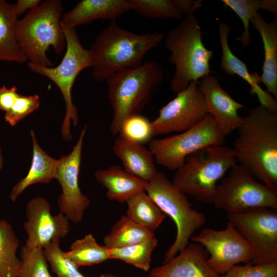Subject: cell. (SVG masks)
Listing matches in <instances>:
<instances>
[{
	"instance_id": "obj_33",
	"label": "cell",
	"mask_w": 277,
	"mask_h": 277,
	"mask_svg": "<svg viewBox=\"0 0 277 277\" xmlns=\"http://www.w3.org/2000/svg\"><path fill=\"white\" fill-rule=\"evenodd\" d=\"M60 239L53 241L43 250L48 263L57 277H86L73 263L66 258L60 248Z\"/></svg>"
},
{
	"instance_id": "obj_21",
	"label": "cell",
	"mask_w": 277,
	"mask_h": 277,
	"mask_svg": "<svg viewBox=\"0 0 277 277\" xmlns=\"http://www.w3.org/2000/svg\"><path fill=\"white\" fill-rule=\"evenodd\" d=\"M97 182L107 190V198L120 203H126L142 191H145L148 182L126 171L119 165H113L95 172Z\"/></svg>"
},
{
	"instance_id": "obj_17",
	"label": "cell",
	"mask_w": 277,
	"mask_h": 277,
	"mask_svg": "<svg viewBox=\"0 0 277 277\" xmlns=\"http://www.w3.org/2000/svg\"><path fill=\"white\" fill-rule=\"evenodd\" d=\"M208 256L203 246L189 243L171 260L153 268L149 277H219L209 266Z\"/></svg>"
},
{
	"instance_id": "obj_1",
	"label": "cell",
	"mask_w": 277,
	"mask_h": 277,
	"mask_svg": "<svg viewBox=\"0 0 277 277\" xmlns=\"http://www.w3.org/2000/svg\"><path fill=\"white\" fill-rule=\"evenodd\" d=\"M232 148L239 164L277 193V113L259 105L242 117Z\"/></svg>"
},
{
	"instance_id": "obj_36",
	"label": "cell",
	"mask_w": 277,
	"mask_h": 277,
	"mask_svg": "<svg viewBox=\"0 0 277 277\" xmlns=\"http://www.w3.org/2000/svg\"><path fill=\"white\" fill-rule=\"evenodd\" d=\"M219 277H277V262L264 265L250 263L236 265Z\"/></svg>"
},
{
	"instance_id": "obj_9",
	"label": "cell",
	"mask_w": 277,
	"mask_h": 277,
	"mask_svg": "<svg viewBox=\"0 0 277 277\" xmlns=\"http://www.w3.org/2000/svg\"><path fill=\"white\" fill-rule=\"evenodd\" d=\"M225 140L215 118L208 114L201 122L186 131L151 140L149 149L156 164L176 171L190 154L208 146L223 145Z\"/></svg>"
},
{
	"instance_id": "obj_18",
	"label": "cell",
	"mask_w": 277,
	"mask_h": 277,
	"mask_svg": "<svg viewBox=\"0 0 277 277\" xmlns=\"http://www.w3.org/2000/svg\"><path fill=\"white\" fill-rule=\"evenodd\" d=\"M218 28L222 51L220 63L222 69L227 74L238 75L244 79L250 86V93L256 95L260 105L276 112V100L260 86L258 74L256 73H250L246 64L231 51L228 41L230 27L223 22L219 24Z\"/></svg>"
},
{
	"instance_id": "obj_26",
	"label": "cell",
	"mask_w": 277,
	"mask_h": 277,
	"mask_svg": "<svg viewBox=\"0 0 277 277\" xmlns=\"http://www.w3.org/2000/svg\"><path fill=\"white\" fill-rule=\"evenodd\" d=\"M126 203V215L150 231L154 232L165 219V214L145 191L138 192Z\"/></svg>"
},
{
	"instance_id": "obj_22",
	"label": "cell",
	"mask_w": 277,
	"mask_h": 277,
	"mask_svg": "<svg viewBox=\"0 0 277 277\" xmlns=\"http://www.w3.org/2000/svg\"><path fill=\"white\" fill-rule=\"evenodd\" d=\"M251 22L260 33L264 50L262 73L259 75L260 82L266 86L267 92L277 100V19L266 23L260 13Z\"/></svg>"
},
{
	"instance_id": "obj_32",
	"label": "cell",
	"mask_w": 277,
	"mask_h": 277,
	"mask_svg": "<svg viewBox=\"0 0 277 277\" xmlns=\"http://www.w3.org/2000/svg\"><path fill=\"white\" fill-rule=\"evenodd\" d=\"M224 5L230 8L240 17L243 25L244 30L238 38L244 48L251 43L249 32V24L252 18L262 8V0H223Z\"/></svg>"
},
{
	"instance_id": "obj_19",
	"label": "cell",
	"mask_w": 277,
	"mask_h": 277,
	"mask_svg": "<svg viewBox=\"0 0 277 277\" xmlns=\"http://www.w3.org/2000/svg\"><path fill=\"white\" fill-rule=\"evenodd\" d=\"M130 10L128 0H81L63 14L61 25L75 29L96 19L115 21Z\"/></svg>"
},
{
	"instance_id": "obj_37",
	"label": "cell",
	"mask_w": 277,
	"mask_h": 277,
	"mask_svg": "<svg viewBox=\"0 0 277 277\" xmlns=\"http://www.w3.org/2000/svg\"><path fill=\"white\" fill-rule=\"evenodd\" d=\"M19 95L15 86L8 88L4 85L0 87V110L6 112L13 106Z\"/></svg>"
},
{
	"instance_id": "obj_2",
	"label": "cell",
	"mask_w": 277,
	"mask_h": 277,
	"mask_svg": "<svg viewBox=\"0 0 277 277\" xmlns=\"http://www.w3.org/2000/svg\"><path fill=\"white\" fill-rule=\"evenodd\" d=\"M164 37L163 33L136 34L111 21L89 49L92 56L93 77L97 82L106 81L118 71L141 66L145 55Z\"/></svg>"
},
{
	"instance_id": "obj_4",
	"label": "cell",
	"mask_w": 277,
	"mask_h": 277,
	"mask_svg": "<svg viewBox=\"0 0 277 277\" xmlns=\"http://www.w3.org/2000/svg\"><path fill=\"white\" fill-rule=\"evenodd\" d=\"M63 11L61 1L46 0L18 19L15 27L17 41L29 62L53 67L47 56L50 48L58 54L66 49V38L61 26Z\"/></svg>"
},
{
	"instance_id": "obj_14",
	"label": "cell",
	"mask_w": 277,
	"mask_h": 277,
	"mask_svg": "<svg viewBox=\"0 0 277 277\" xmlns=\"http://www.w3.org/2000/svg\"><path fill=\"white\" fill-rule=\"evenodd\" d=\"M86 129V125L71 152L59 159L55 176L62 189V193L57 201L59 210L69 221L75 223L82 221L84 213L90 204L89 199L82 193L78 185L83 144Z\"/></svg>"
},
{
	"instance_id": "obj_11",
	"label": "cell",
	"mask_w": 277,
	"mask_h": 277,
	"mask_svg": "<svg viewBox=\"0 0 277 277\" xmlns=\"http://www.w3.org/2000/svg\"><path fill=\"white\" fill-rule=\"evenodd\" d=\"M277 209L258 207L227 214L252 248L250 263L277 262Z\"/></svg>"
},
{
	"instance_id": "obj_16",
	"label": "cell",
	"mask_w": 277,
	"mask_h": 277,
	"mask_svg": "<svg viewBox=\"0 0 277 277\" xmlns=\"http://www.w3.org/2000/svg\"><path fill=\"white\" fill-rule=\"evenodd\" d=\"M208 113L215 120L222 133L226 136L240 126L242 117L239 111L245 106L234 100L221 86L218 79L209 74L198 81Z\"/></svg>"
},
{
	"instance_id": "obj_41",
	"label": "cell",
	"mask_w": 277,
	"mask_h": 277,
	"mask_svg": "<svg viewBox=\"0 0 277 277\" xmlns=\"http://www.w3.org/2000/svg\"><path fill=\"white\" fill-rule=\"evenodd\" d=\"M100 277H120L111 273H105L101 274Z\"/></svg>"
},
{
	"instance_id": "obj_15",
	"label": "cell",
	"mask_w": 277,
	"mask_h": 277,
	"mask_svg": "<svg viewBox=\"0 0 277 277\" xmlns=\"http://www.w3.org/2000/svg\"><path fill=\"white\" fill-rule=\"evenodd\" d=\"M24 227L28 236L25 245L43 249L55 240L65 238L70 230L69 220L61 212L52 215L48 201L42 197L27 203Z\"/></svg>"
},
{
	"instance_id": "obj_7",
	"label": "cell",
	"mask_w": 277,
	"mask_h": 277,
	"mask_svg": "<svg viewBox=\"0 0 277 277\" xmlns=\"http://www.w3.org/2000/svg\"><path fill=\"white\" fill-rule=\"evenodd\" d=\"M145 191L161 211L171 217L176 226L175 240L165 253V263L187 246L194 233L206 223V217L193 208L187 196L162 172L159 171L148 182Z\"/></svg>"
},
{
	"instance_id": "obj_3",
	"label": "cell",
	"mask_w": 277,
	"mask_h": 277,
	"mask_svg": "<svg viewBox=\"0 0 277 277\" xmlns=\"http://www.w3.org/2000/svg\"><path fill=\"white\" fill-rule=\"evenodd\" d=\"M163 79L160 65L148 61L138 67L118 71L106 80L113 110L109 128L113 135L119 134L126 118L139 114L160 88Z\"/></svg>"
},
{
	"instance_id": "obj_42",
	"label": "cell",
	"mask_w": 277,
	"mask_h": 277,
	"mask_svg": "<svg viewBox=\"0 0 277 277\" xmlns=\"http://www.w3.org/2000/svg\"><path fill=\"white\" fill-rule=\"evenodd\" d=\"M3 165V157L2 156V151L0 148V172L2 169Z\"/></svg>"
},
{
	"instance_id": "obj_30",
	"label": "cell",
	"mask_w": 277,
	"mask_h": 277,
	"mask_svg": "<svg viewBox=\"0 0 277 277\" xmlns=\"http://www.w3.org/2000/svg\"><path fill=\"white\" fill-rule=\"evenodd\" d=\"M130 9L150 18L181 19L182 14L173 0H128Z\"/></svg>"
},
{
	"instance_id": "obj_35",
	"label": "cell",
	"mask_w": 277,
	"mask_h": 277,
	"mask_svg": "<svg viewBox=\"0 0 277 277\" xmlns=\"http://www.w3.org/2000/svg\"><path fill=\"white\" fill-rule=\"evenodd\" d=\"M40 105L39 96L33 95L18 96L11 108L5 112V121L11 126H14L26 116L36 110Z\"/></svg>"
},
{
	"instance_id": "obj_34",
	"label": "cell",
	"mask_w": 277,
	"mask_h": 277,
	"mask_svg": "<svg viewBox=\"0 0 277 277\" xmlns=\"http://www.w3.org/2000/svg\"><path fill=\"white\" fill-rule=\"evenodd\" d=\"M120 136L143 144L151 141L153 136L151 122L139 114L131 115L123 123Z\"/></svg>"
},
{
	"instance_id": "obj_6",
	"label": "cell",
	"mask_w": 277,
	"mask_h": 277,
	"mask_svg": "<svg viewBox=\"0 0 277 277\" xmlns=\"http://www.w3.org/2000/svg\"><path fill=\"white\" fill-rule=\"evenodd\" d=\"M236 163L232 148L212 145L187 156L175 171L172 183L185 195L212 204L217 182Z\"/></svg>"
},
{
	"instance_id": "obj_31",
	"label": "cell",
	"mask_w": 277,
	"mask_h": 277,
	"mask_svg": "<svg viewBox=\"0 0 277 277\" xmlns=\"http://www.w3.org/2000/svg\"><path fill=\"white\" fill-rule=\"evenodd\" d=\"M21 266L17 277H54L50 273L43 249L25 245L21 249Z\"/></svg>"
},
{
	"instance_id": "obj_39",
	"label": "cell",
	"mask_w": 277,
	"mask_h": 277,
	"mask_svg": "<svg viewBox=\"0 0 277 277\" xmlns=\"http://www.w3.org/2000/svg\"><path fill=\"white\" fill-rule=\"evenodd\" d=\"M41 3L40 0H18L14 4L16 13L18 16L23 14L27 10H31L38 6Z\"/></svg>"
},
{
	"instance_id": "obj_38",
	"label": "cell",
	"mask_w": 277,
	"mask_h": 277,
	"mask_svg": "<svg viewBox=\"0 0 277 277\" xmlns=\"http://www.w3.org/2000/svg\"><path fill=\"white\" fill-rule=\"evenodd\" d=\"M182 15L186 16L193 13L202 6V1L173 0Z\"/></svg>"
},
{
	"instance_id": "obj_10",
	"label": "cell",
	"mask_w": 277,
	"mask_h": 277,
	"mask_svg": "<svg viewBox=\"0 0 277 277\" xmlns=\"http://www.w3.org/2000/svg\"><path fill=\"white\" fill-rule=\"evenodd\" d=\"M217 185L212 204L227 214L258 207L277 209V193L236 163Z\"/></svg>"
},
{
	"instance_id": "obj_40",
	"label": "cell",
	"mask_w": 277,
	"mask_h": 277,
	"mask_svg": "<svg viewBox=\"0 0 277 277\" xmlns=\"http://www.w3.org/2000/svg\"><path fill=\"white\" fill-rule=\"evenodd\" d=\"M262 8L274 15L277 14L276 0H262Z\"/></svg>"
},
{
	"instance_id": "obj_23",
	"label": "cell",
	"mask_w": 277,
	"mask_h": 277,
	"mask_svg": "<svg viewBox=\"0 0 277 277\" xmlns=\"http://www.w3.org/2000/svg\"><path fill=\"white\" fill-rule=\"evenodd\" d=\"M30 135L33 143V156L30 168L26 176L13 187L10 199L15 202L19 195L29 186L41 183L48 184L55 179L59 159L49 156L38 145L33 130Z\"/></svg>"
},
{
	"instance_id": "obj_20",
	"label": "cell",
	"mask_w": 277,
	"mask_h": 277,
	"mask_svg": "<svg viewBox=\"0 0 277 277\" xmlns=\"http://www.w3.org/2000/svg\"><path fill=\"white\" fill-rule=\"evenodd\" d=\"M112 151L126 171L144 181L150 182L159 171L151 152L142 144L119 136L113 144Z\"/></svg>"
},
{
	"instance_id": "obj_28",
	"label": "cell",
	"mask_w": 277,
	"mask_h": 277,
	"mask_svg": "<svg viewBox=\"0 0 277 277\" xmlns=\"http://www.w3.org/2000/svg\"><path fill=\"white\" fill-rule=\"evenodd\" d=\"M64 256L77 267L92 266L110 259L109 249L99 245L91 234L72 243Z\"/></svg>"
},
{
	"instance_id": "obj_29",
	"label": "cell",
	"mask_w": 277,
	"mask_h": 277,
	"mask_svg": "<svg viewBox=\"0 0 277 277\" xmlns=\"http://www.w3.org/2000/svg\"><path fill=\"white\" fill-rule=\"evenodd\" d=\"M158 244L154 236L142 242L109 249L110 259L121 260L145 271L150 268L152 254Z\"/></svg>"
},
{
	"instance_id": "obj_5",
	"label": "cell",
	"mask_w": 277,
	"mask_h": 277,
	"mask_svg": "<svg viewBox=\"0 0 277 277\" xmlns=\"http://www.w3.org/2000/svg\"><path fill=\"white\" fill-rule=\"evenodd\" d=\"M203 34L197 18L190 15L165 37V48L171 53L169 61L175 68L170 82L171 90L175 93L211 72L213 51L204 45Z\"/></svg>"
},
{
	"instance_id": "obj_8",
	"label": "cell",
	"mask_w": 277,
	"mask_h": 277,
	"mask_svg": "<svg viewBox=\"0 0 277 277\" xmlns=\"http://www.w3.org/2000/svg\"><path fill=\"white\" fill-rule=\"evenodd\" d=\"M62 27L66 46L61 63L54 67L31 62H28L27 65L33 72L52 81L61 91L66 109L61 131L63 138L69 141L72 138L70 132L71 120L74 126H77L78 121L77 109L72 101V89L78 74L85 68H91L92 56L90 50L85 49L81 43L75 29Z\"/></svg>"
},
{
	"instance_id": "obj_25",
	"label": "cell",
	"mask_w": 277,
	"mask_h": 277,
	"mask_svg": "<svg viewBox=\"0 0 277 277\" xmlns=\"http://www.w3.org/2000/svg\"><path fill=\"white\" fill-rule=\"evenodd\" d=\"M154 236V232L123 215L104 237L103 243L107 248L114 249L134 245Z\"/></svg>"
},
{
	"instance_id": "obj_13",
	"label": "cell",
	"mask_w": 277,
	"mask_h": 277,
	"mask_svg": "<svg viewBox=\"0 0 277 277\" xmlns=\"http://www.w3.org/2000/svg\"><path fill=\"white\" fill-rule=\"evenodd\" d=\"M198 82H192L164 106L151 122L156 136L186 131L201 122L208 115Z\"/></svg>"
},
{
	"instance_id": "obj_12",
	"label": "cell",
	"mask_w": 277,
	"mask_h": 277,
	"mask_svg": "<svg viewBox=\"0 0 277 277\" xmlns=\"http://www.w3.org/2000/svg\"><path fill=\"white\" fill-rule=\"evenodd\" d=\"M190 240L207 251V262L218 275L240 263H250L252 257L251 247L229 221L223 229L204 228Z\"/></svg>"
},
{
	"instance_id": "obj_27",
	"label": "cell",
	"mask_w": 277,
	"mask_h": 277,
	"mask_svg": "<svg viewBox=\"0 0 277 277\" xmlns=\"http://www.w3.org/2000/svg\"><path fill=\"white\" fill-rule=\"evenodd\" d=\"M19 244L14 229L5 220H0V277H17L21 266L16 255Z\"/></svg>"
},
{
	"instance_id": "obj_24",
	"label": "cell",
	"mask_w": 277,
	"mask_h": 277,
	"mask_svg": "<svg viewBox=\"0 0 277 277\" xmlns=\"http://www.w3.org/2000/svg\"><path fill=\"white\" fill-rule=\"evenodd\" d=\"M18 19L14 4L0 0V61L24 64L27 61L16 37Z\"/></svg>"
}]
</instances>
